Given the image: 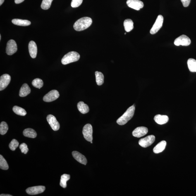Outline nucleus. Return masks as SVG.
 Instances as JSON below:
<instances>
[{"label": "nucleus", "mask_w": 196, "mask_h": 196, "mask_svg": "<svg viewBox=\"0 0 196 196\" xmlns=\"http://www.w3.org/2000/svg\"><path fill=\"white\" fill-rule=\"evenodd\" d=\"M92 23V19L88 17H83L75 22L74 24L73 28L76 31H80L88 28Z\"/></svg>", "instance_id": "1"}, {"label": "nucleus", "mask_w": 196, "mask_h": 196, "mask_svg": "<svg viewBox=\"0 0 196 196\" xmlns=\"http://www.w3.org/2000/svg\"><path fill=\"white\" fill-rule=\"evenodd\" d=\"M135 110L134 105L129 108L122 116L117 120V123L118 125H123L126 123L133 117Z\"/></svg>", "instance_id": "2"}, {"label": "nucleus", "mask_w": 196, "mask_h": 196, "mask_svg": "<svg viewBox=\"0 0 196 196\" xmlns=\"http://www.w3.org/2000/svg\"><path fill=\"white\" fill-rule=\"evenodd\" d=\"M80 58L79 53L75 51H71L65 55L61 60V63L63 65H67L70 63L78 61Z\"/></svg>", "instance_id": "3"}, {"label": "nucleus", "mask_w": 196, "mask_h": 196, "mask_svg": "<svg viewBox=\"0 0 196 196\" xmlns=\"http://www.w3.org/2000/svg\"><path fill=\"white\" fill-rule=\"evenodd\" d=\"M82 133L86 140L89 142L92 141L93 128L90 124H87L84 126Z\"/></svg>", "instance_id": "4"}, {"label": "nucleus", "mask_w": 196, "mask_h": 196, "mask_svg": "<svg viewBox=\"0 0 196 196\" xmlns=\"http://www.w3.org/2000/svg\"><path fill=\"white\" fill-rule=\"evenodd\" d=\"M163 21V17L161 15H159L158 16L156 21L155 22L153 25L150 30L151 34H154L157 33L160 29L162 26Z\"/></svg>", "instance_id": "5"}, {"label": "nucleus", "mask_w": 196, "mask_h": 196, "mask_svg": "<svg viewBox=\"0 0 196 196\" xmlns=\"http://www.w3.org/2000/svg\"><path fill=\"white\" fill-rule=\"evenodd\" d=\"M155 141V137L154 135H150L145 138L140 139L139 144L141 147L146 148L152 145Z\"/></svg>", "instance_id": "6"}, {"label": "nucleus", "mask_w": 196, "mask_h": 196, "mask_svg": "<svg viewBox=\"0 0 196 196\" xmlns=\"http://www.w3.org/2000/svg\"><path fill=\"white\" fill-rule=\"evenodd\" d=\"M59 96V92L58 91L52 90L44 96L43 100L46 102H52L58 99Z\"/></svg>", "instance_id": "7"}, {"label": "nucleus", "mask_w": 196, "mask_h": 196, "mask_svg": "<svg viewBox=\"0 0 196 196\" xmlns=\"http://www.w3.org/2000/svg\"><path fill=\"white\" fill-rule=\"evenodd\" d=\"M191 43L189 38L185 35H182L177 38L174 41V44L175 46H188Z\"/></svg>", "instance_id": "8"}, {"label": "nucleus", "mask_w": 196, "mask_h": 196, "mask_svg": "<svg viewBox=\"0 0 196 196\" xmlns=\"http://www.w3.org/2000/svg\"><path fill=\"white\" fill-rule=\"evenodd\" d=\"M17 46L16 42L14 40L8 41L7 44L6 52L8 55H12L17 51Z\"/></svg>", "instance_id": "9"}, {"label": "nucleus", "mask_w": 196, "mask_h": 196, "mask_svg": "<svg viewBox=\"0 0 196 196\" xmlns=\"http://www.w3.org/2000/svg\"><path fill=\"white\" fill-rule=\"evenodd\" d=\"M45 187L39 186L29 187L26 190V192L29 195H35L43 193L45 190Z\"/></svg>", "instance_id": "10"}, {"label": "nucleus", "mask_w": 196, "mask_h": 196, "mask_svg": "<svg viewBox=\"0 0 196 196\" xmlns=\"http://www.w3.org/2000/svg\"><path fill=\"white\" fill-rule=\"evenodd\" d=\"M126 4L129 7L136 10H140L144 6L143 2L140 0H128Z\"/></svg>", "instance_id": "11"}, {"label": "nucleus", "mask_w": 196, "mask_h": 196, "mask_svg": "<svg viewBox=\"0 0 196 196\" xmlns=\"http://www.w3.org/2000/svg\"><path fill=\"white\" fill-rule=\"evenodd\" d=\"M47 120L53 130L57 131L59 130L60 124L57 120L55 117L52 115L49 114L47 116Z\"/></svg>", "instance_id": "12"}, {"label": "nucleus", "mask_w": 196, "mask_h": 196, "mask_svg": "<svg viewBox=\"0 0 196 196\" xmlns=\"http://www.w3.org/2000/svg\"><path fill=\"white\" fill-rule=\"evenodd\" d=\"M11 76L7 74L1 76L0 77V91L4 90L6 88L11 81Z\"/></svg>", "instance_id": "13"}, {"label": "nucleus", "mask_w": 196, "mask_h": 196, "mask_svg": "<svg viewBox=\"0 0 196 196\" xmlns=\"http://www.w3.org/2000/svg\"><path fill=\"white\" fill-rule=\"evenodd\" d=\"M148 132V129L146 127L141 126L137 127L132 132L134 137L140 138L147 135Z\"/></svg>", "instance_id": "14"}, {"label": "nucleus", "mask_w": 196, "mask_h": 196, "mask_svg": "<svg viewBox=\"0 0 196 196\" xmlns=\"http://www.w3.org/2000/svg\"><path fill=\"white\" fill-rule=\"evenodd\" d=\"M28 49L30 55L32 58H35L37 56V47L34 41H31L28 44Z\"/></svg>", "instance_id": "15"}, {"label": "nucleus", "mask_w": 196, "mask_h": 196, "mask_svg": "<svg viewBox=\"0 0 196 196\" xmlns=\"http://www.w3.org/2000/svg\"><path fill=\"white\" fill-rule=\"evenodd\" d=\"M73 157L78 162L84 165H86L87 161L86 158L83 155L77 151H73L72 153Z\"/></svg>", "instance_id": "16"}, {"label": "nucleus", "mask_w": 196, "mask_h": 196, "mask_svg": "<svg viewBox=\"0 0 196 196\" xmlns=\"http://www.w3.org/2000/svg\"><path fill=\"white\" fill-rule=\"evenodd\" d=\"M168 120V117L166 115L157 114L154 117V121L159 125H163L167 123Z\"/></svg>", "instance_id": "17"}, {"label": "nucleus", "mask_w": 196, "mask_h": 196, "mask_svg": "<svg viewBox=\"0 0 196 196\" xmlns=\"http://www.w3.org/2000/svg\"><path fill=\"white\" fill-rule=\"evenodd\" d=\"M31 89L27 84H24L20 88L19 95L20 97H25L31 93Z\"/></svg>", "instance_id": "18"}, {"label": "nucleus", "mask_w": 196, "mask_h": 196, "mask_svg": "<svg viewBox=\"0 0 196 196\" xmlns=\"http://www.w3.org/2000/svg\"><path fill=\"white\" fill-rule=\"evenodd\" d=\"M166 145V141H162L154 148L153 150V152L156 154L162 152L165 149Z\"/></svg>", "instance_id": "19"}, {"label": "nucleus", "mask_w": 196, "mask_h": 196, "mask_svg": "<svg viewBox=\"0 0 196 196\" xmlns=\"http://www.w3.org/2000/svg\"><path fill=\"white\" fill-rule=\"evenodd\" d=\"M77 108L79 111L82 114H85L88 113L89 111V106L85 104L83 101H80L77 104Z\"/></svg>", "instance_id": "20"}, {"label": "nucleus", "mask_w": 196, "mask_h": 196, "mask_svg": "<svg viewBox=\"0 0 196 196\" xmlns=\"http://www.w3.org/2000/svg\"><path fill=\"white\" fill-rule=\"evenodd\" d=\"M12 22L15 25L22 26H27L30 25L31 24V22L29 20L18 19H13L12 20Z\"/></svg>", "instance_id": "21"}, {"label": "nucleus", "mask_w": 196, "mask_h": 196, "mask_svg": "<svg viewBox=\"0 0 196 196\" xmlns=\"http://www.w3.org/2000/svg\"><path fill=\"white\" fill-rule=\"evenodd\" d=\"M23 134L25 137L30 138H35L37 136V132L31 128H27L24 130Z\"/></svg>", "instance_id": "22"}, {"label": "nucleus", "mask_w": 196, "mask_h": 196, "mask_svg": "<svg viewBox=\"0 0 196 196\" xmlns=\"http://www.w3.org/2000/svg\"><path fill=\"white\" fill-rule=\"evenodd\" d=\"M134 23L130 19H126L123 22V25L125 30L127 32L131 31L134 28Z\"/></svg>", "instance_id": "23"}, {"label": "nucleus", "mask_w": 196, "mask_h": 196, "mask_svg": "<svg viewBox=\"0 0 196 196\" xmlns=\"http://www.w3.org/2000/svg\"><path fill=\"white\" fill-rule=\"evenodd\" d=\"M187 65L190 71L196 72V61L193 58H190L187 61Z\"/></svg>", "instance_id": "24"}, {"label": "nucleus", "mask_w": 196, "mask_h": 196, "mask_svg": "<svg viewBox=\"0 0 196 196\" xmlns=\"http://www.w3.org/2000/svg\"><path fill=\"white\" fill-rule=\"evenodd\" d=\"M96 83L98 85H101L104 82V76L102 73L98 71L95 72Z\"/></svg>", "instance_id": "25"}, {"label": "nucleus", "mask_w": 196, "mask_h": 196, "mask_svg": "<svg viewBox=\"0 0 196 196\" xmlns=\"http://www.w3.org/2000/svg\"><path fill=\"white\" fill-rule=\"evenodd\" d=\"M70 175L69 174H64L61 175V181H60V185L63 188H65L67 187V182L70 179Z\"/></svg>", "instance_id": "26"}, {"label": "nucleus", "mask_w": 196, "mask_h": 196, "mask_svg": "<svg viewBox=\"0 0 196 196\" xmlns=\"http://www.w3.org/2000/svg\"><path fill=\"white\" fill-rule=\"evenodd\" d=\"M13 111L15 114L21 116H25L27 112L25 109L17 106H15L13 108Z\"/></svg>", "instance_id": "27"}, {"label": "nucleus", "mask_w": 196, "mask_h": 196, "mask_svg": "<svg viewBox=\"0 0 196 196\" xmlns=\"http://www.w3.org/2000/svg\"><path fill=\"white\" fill-rule=\"evenodd\" d=\"M32 85L36 88L40 89L43 85V82L40 79L37 78L32 81Z\"/></svg>", "instance_id": "28"}, {"label": "nucleus", "mask_w": 196, "mask_h": 196, "mask_svg": "<svg viewBox=\"0 0 196 196\" xmlns=\"http://www.w3.org/2000/svg\"><path fill=\"white\" fill-rule=\"evenodd\" d=\"M8 164L6 161L1 155H0V168L3 170H7L8 169Z\"/></svg>", "instance_id": "29"}, {"label": "nucleus", "mask_w": 196, "mask_h": 196, "mask_svg": "<svg viewBox=\"0 0 196 196\" xmlns=\"http://www.w3.org/2000/svg\"><path fill=\"white\" fill-rule=\"evenodd\" d=\"M8 129L7 124L5 122H2L0 124V133L1 135H4L7 133Z\"/></svg>", "instance_id": "30"}, {"label": "nucleus", "mask_w": 196, "mask_h": 196, "mask_svg": "<svg viewBox=\"0 0 196 196\" xmlns=\"http://www.w3.org/2000/svg\"><path fill=\"white\" fill-rule=\"evenodd\" d=\"M53 0H43L41 4V8L44 10H47L50 7L52 2Z\"/></svg>", "instance_id": "31"}, {"label": "nucleus", "mask_w": 196, "mask_h": 196, "mask_svg": "<svg viewBox=\"0 0 196 196\" xmlns=\"http://www.w3.org/2000/svg\"><path fill=\"white\" fill-rule=\"evenodd\" d=\"M19 145V143L15 139H13L9 144V147L12 151H15Z\"/></svg>", "instance_id": "32"}, {"label": "nucleus", "mask_w": 196, "mask_h": 196, "mask_svg": "<svg viewBox=\"0 0 196 196\" xmlns=\"http://www.w3.org/2000/svg\"><path fill=\"white\" fill-rule=\"evenodd\" d=\"M83 0H72L71 6L72 7L76 8L80 6Z\"/></svg>", "instance_id": "33"}, {"label": "nucleus", "mask_w": 196, "mask_h": 196, "mask_svg": "<svg viewBox=\"0 0 196 196\" xmlns=\"http://www.w3.org/2000/svg\"><path fill=\"white\" fill-rule=\"evenodd\" d=\"M20 149L21 150V152L25 154H26L28 151V147L26 144L22 143L19 146Z\"/></svg>", "instance_id": "34"}, {"label": "nucleus", "mask_w": 196, "mask_h": 196, "mask_svg": "<svg viewBox=\"0 0 196 196\" xmlns=\"http://www.w3.org/2000/svg\"><path fill=\"white\" fill-rule=\"evenodd\" d=\"M182 4L184 7H187L190 4L191 0H181Z\"/></svg>", "instance_id": "35"}, {"label": "nucleus", "mask_w": 196, "mask_h": 196, "mask_svg": "<svg viewBox=\"0 0 196 196\" xmlns=\"http://www.w3.org/2000/svg\"><path fill=\"white\" fill-rule=\"evenodd\" d=\"M25 0H15V2L16 4H19V3L23 2Z\"/></svg>", "instance_id": "36"}, {"label": "nucleus", "mask_w": 196, "mask_h": 196, "mask_svg": "<svg viewBox=\"0 0 196 196\" xmlns=\"http://www.w3.org/2000/svg\"><path fill=\"white\" fill-rule=\"evenodd\" d=\"M1 196H12V195H9V194H1Z\"/></svg>", "instance_id": "37"}, {"label": "nucleus", "mask_w": 196, "mask_h": 196, "mask_svg": "<svg viewBox=\"0 0 196 196\" xmlns=\"http://www.w3.org/2000/svg\"><path fill=\"white\" fill-rule=\"evenodd\" d=\"M4 0H0V6H1L4 2Z\"/></svg>", "instance_id": "38"}, {"label": "nucleus", "mask_w": 196, "mask_h": 196, "mask_svg": "<svg viewBox=\"0 0 196 196\" xmlns=\"http://www.w3.org/2000/svg\"><path fill=\"white\" fill-rule=\"evenodd\" d=\"M1 35H0V40H1Z\"/></svg>", "instance_id": "39"}, {"label": "nucleus", "mask_w": 196, "mask_h": 196, "mask_svg": "<svg viewBox=\"0 0 196 196\" xmlns=\"http://www.w3.org/2000/svg\"><path fill=\"white\" fill-rule=\"evenodd\" d=\"M91 144H92V143H93V142H92V141H91Z\"/></svg>", "instance_id": "40"}, {"label": "nucleus", "mask_w": 196, "mask_h": 196, "mask_svg": "<svg viewBox=\"0 0 196 196\" xmlns=\"http://www.w3.org/2000/svg\"><path fill=\"white\" fill-rule=\"evenodd\" d=\"M126 33H125V35H126Z\"/></svg>", "instance_id": "41"}]
</instances>
